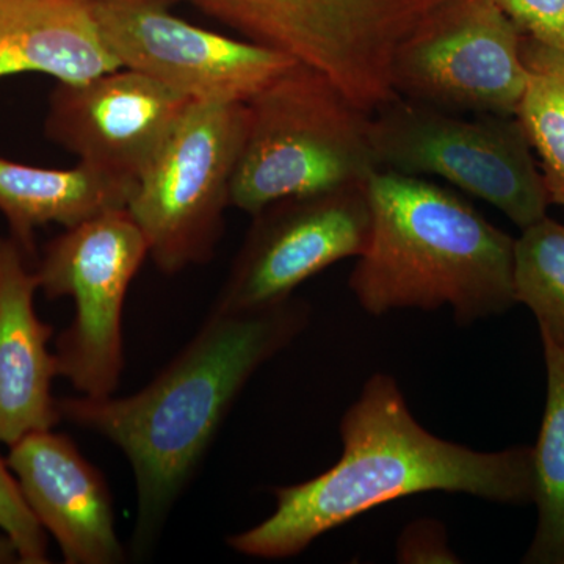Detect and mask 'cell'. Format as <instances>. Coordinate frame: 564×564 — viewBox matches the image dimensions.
<instances>
[{
	"mask_svg": "<svg viewBox=\"0 0 564 564\" xmlns=\"http://www.w3.org/2000/svg\"><path fill=\"white\" fill-rule=\"evenodd\" d=\"M251 217L214 311L250 313L292 299L333 263L359 258L372 228L366 184L280 199Z\"/></svg>",
	"mask_w": 564,
	"mask_h": 564,
	"instance_id": "8fae6325",
	"label": "cell"
},
{
	"mask_svg": "<svg viewBox=\"0 0 564 564\" xmlns=\"http://www.w3.org/2000/svg\"><path fill=\"white\" fill-rule=\"evenodd\" d=\"M547 397L540 436L533 447L538 525L525 563L563 564L564 560V343L541 334Z\"/></svg>",
	"mask_w": 564,
	"mask_h": 564,
	"instance_id": "e0dca14e",
	"label": "cell"
},
{
	"mask_svg": "<svg viewBox=\"0 0 564 564\" xmlns=\"http://www.w3.org/2000/svg\"><path fill=\"white\" fill-rule=\"evenodd\" d=\"M380 170L437 176L491 204L525 229L547 217V191L518 117L467 120L397 96L370 118Z\"/></svg>",
	"mask_w": 564,
	"mask_h": 564,
	"instance_id": "8992f818",
	"label": "cell"
},
{
	"mask_svg": "<svg viewBox=\"0 0 564 564\" xmlns=\"http://www.w3.org/2000/svg\"><path fill=\"white\" fill-rule=\"evenodd\" d=\"M107 50L192 102H248L285 73L292 57L181 20L170 0H87Z\"/></svg>",
	"mask_w": 564,
	"mask_h": 564,
	"instance_id": "30bf717a",
	"label": "cell"
},
{
	"mask_svg": "<svg viewBox=\"0 0 564 564\" xmlns=\"http://www.w3.org/2000/svg\"><path fill=\"white\" fill-rule=\"evenodd\" d=\"M310 314L293 296L250 313L212 310L187 347L139 392L57 400L62 419L106 437L131 464L133 555L151 554L237 397L259 367L303 333Z\"/></svg>",
	"mask_w": 564,
	"mask_h": 564,
	"instance_id": "6da1fadb",
	"label": "cell"
},
{
	"mask_svg": "<svg viewBox=\"0 0 564 564\" xmlns=\"http://www.w3.org/2000/svg\"><path fill=\"white\" fill-rule=\"evenodd\" d=\"M247 104V128L231 182V206L254 215L293 196L361 185L380 170L370 118L328 77L303 65Z\"/></svg>",
	"mask_w": 564,
	"mask_h": 564,
	"instance_id": "277c9868",
	"label": "cell"
},
{
	"mask_svg": "<svg viewBox=\"0 0 564 564\" xmlns=\"http://www.w3.org/2000/svg\"><path fill=\"white\" fill-rule=\"evenodd\" d=\"M397 562L404 564L459 563L447 543L444 525L434 519H419L403 530L397 543Z\"/></svg>",
	"mask_w": 564,
	"mask_h": 564,
	"instance_id": "7402d4cb",
	"label": "cell"
},
{
	"mask_svg": "<svg viewBox=\"0 0 564 564\" xmlns=\"http://www.w3.org/2000/svg\"><path fill=\"white\" fill-rule=\"evenodd\" d=\"M7 464L66 563L124 562L109 486L68 436L52 430L28 434L11 445Z\"/></svg>",
	"mask_w": 564,
	"mask_h": 564,
	"instance_id": "4fadbf2b",
	"label": "cell"
},
{
	"mask_svg": "<svg viewBox=\"0 0 564 564\" xmlns=\"http://www.w3.org/2000/svg\"><path fill=\"white\" fill-rule=\"evenodd\" d=\"M137 181L88 163L50 170L0 158V212L13 239L32 256L33 232L44 225L73 228L104 212L128 209Z\"/></svg>",
	"mask_w": 564,
	"mask_h": 564,
	"instance_id": "2e32d148",
	"label": "cell"
},
{
	"mask_svg": "<svg viewBox=\"0 0 564 564\" xmlns=\"http://www.w3.org/2000/svg\"><path fill=\"white\" fill-rule=\"evenodd\" d=\"M522 36L494 0H448L395 52L393 90L452 113L516 117L527 84Z\"/></svg>",
	"mask_w": 564,
	"mask_h": 564,
	"instance_id": "9c48e42d",
	"label": "cell"
},
{
	"mask_svg": "<svg viewBox=\"0 0 564 564\" xmlns=\"http://www.w3.org/2000/svg\"><path fill=\"white\" fill-rule=\"evenodd\" d=\"M369 243L350 274L366 313L454 310L459 325L516 303V239L469 202L419 176L378 170L366 182Z\"/></svg>",
	"mask_w": 564,
	"mask_h": 564,
	"instance_id": "3957f363",
	"label": "cell"
},
{
	"mask_svg": "<svg viewBox=\"0 0 564 564\" xmlns=\"http://www.w3.org/2000/svg\"><path fill=\"white\" fill-rule=\"evenodd\" d=\"M521 57L527 84L516 117L540 155L549 202L564 209V51L524 35Z\"/></svg>",
	"mask_w": 564,
	"mask_h": 564,
	"instance_id": "ac0fdd59",
	"label": "cell"
},
{
	"mask_svg": "<svg viewBox=\"0 0 564 564\" xmlns=\"http://www.w3.org/2000/svg\"><path fill=\"white\" fill-rule=\"evenodd\" d=\"M120 68L87 0H0V79L43 73L79 84Z\"/></svg>",
	"mask_w": 564,
	"mask_h": 564,
	"instance_id": "9a60e30c",
	"label": "cell"
},
{
	"mask_svg": "<svg viewBox=\"0 0 564 564\" xmlns=\"http://www.w3.org/2000/svg\"><path fill=\"white\" fill-rule=\"evenodd\" d=\"M191 99L132 69L79 84H58L50 99L47 137L95 169L139 181Z\"/></svg>",
	"mask_w": 564,
	"mask_h": 564,
	"instance_id": "7c38bea8",
	"label": "cell"
},
{
	"mask_svg": "<svg viewBox=\"0 0 564 564\" xmlns=\"http://www.w3.org/2000/svg\"><path fill=\"white\" fill-rule=\"evenodd\" d=\"M17 562H20V556H18L17 549H14V545L11 543L9 538L3 534V536H0V564Z\"/></svg>",
	"mask_w": 564,
	"mask_h": 564,
	"instance_id": "603a6c76",
	"label": "cell"
},
{
	"mask_svg": "<svg viewBox=\"0 0 564 564\" xmlns=\"http://www.w3.org/2000/svg\"><path fill=\"white\" fill-rule=\"evenodd\" d=\"M516 303L536 317L540 333L564 343V225L545 217L514 243Z\"/></svg>",
	"mask_w": 564,
	"mask_h": 564,
	"instance_id": "d6986e66",
	"label": "cell"
},
{
	"mask_svg": "<svg viewBox=\"0 0 564 564\" xmlns=\"http://www.w3.org/2000/svg\"><path fill=\"white\" fill-rule=\"evenodd\" d=\"M525 36L564 51V0H494Z\"/></svg>",
	"mask_w": 564,
	"mask_h": 564,
	"instance_id": "44dd1931",
	"label": "cell"
},
{
	"mask_svg": "<svg viewBox=\"0 0 564 564\" xmlns=\"http://www.w3.org/2000/svg\"><path fill=\"white\" fill-rule=\"evenodd\" d=\"M344 452L313 480L274 489L273 514L229 536L254 558L302 554L322 534L391 500L430 491L462 492L499 503L534 499L533 447L475 452L415 421L392 377L375 373L340 422Z\"/></svg>",
	"mask_w": 564,
	"mask_h": 564,
	"instance_id": "7a4b0ae2",
	"label": "cell"
},
{
	"mask_svg": "<svg viewBox=\"0 0 564 564\" xmlns=\"http://www.w3.org/2000/svg\"><path fill=\"white\" fill-rule=\"evenodd\" d=\"M148 245L128 209L65 228L44 248L40 289L73 299V322L55 344L58 377L90 399L113 395L124 369L122 311Z\"/></svg>",
	"mask_w": 564,
	"mask_h": 564,
	"instance_id": "ba28073f",
	"label": "cell"
},
{
	"mask_svg": "<svg viewBox=\"0 0 564 564\" xmlns=\"http://www.w3.org/2000/svg\"><path fill=\"white\" fill-rule=\"evenodd\" d=\"M0 530L13 543L21 563L50 562L44 529L25 502L7 459L3 462L2 458H0Z\"/></svg>",
	"mask_w": 564,
	"mask_h": 564,
	"instance_id": "ffe728a7",
	"label": "cell"
},
{
	"mask_svg": "<svg viewBox=\"0 0 564 564\" xmlns=\"http://www.w3.org/2000/svg\"><path fill=\"white\" fill-rule=\"evenodd\" d=\"M563 564H564V560H563Z\"/></svg>",
	"mask_w": 564,
	"mask_h": 564,
	"instance_id": "cb8c5ba5",
	"label": "cell"
},
{
	"mask_svg": "<svg viewBox=\"0 0 564 564\" xmlns=\"http://www.w3.org/2000/svg\"><path fill=\"white\" fill-rule=\"evenodd\" d=\"M245 39L310 66L373 115L397 98L395 52L448 0H187Z\"/></svg>",
	"mask_w": 564,
	"mask_h": 564,
	"instance_id": "5b68a950",
	"label": "cell"
},
{
	"mask_svg": "<svg viewBox=\"0 0 564 564\" xmlns=\"http://www.w3.org/2000/svg\"><path fill=\"white\" fill-rule=\"evenodd\" d=\"M245 128V102H192L137 181L128 212L161 272L214 258Z\"/></svg>",
	"mask_w": 564,
	"mask_h": 564,
	"instance_id": "52a82bcc",
	"label": "cell"
},
{
	"mask_svg": "<svg viewBox=\"0 0 564 564\" xmlns=\"http://www.w3.org/2000/svg\"><path fill=\"white\" fill-rule=\"evenodd\" d=\"M39 274L17 240L0 237V443L52 430L62 421L52 380L57 358L50 351L54 329L35 311Z\"/></svg>",
	"mask_w": 564,
	"mask_h": 564,
	"instance_id": "5bb4252c",
	"label": "cell"
}]
</instances>
